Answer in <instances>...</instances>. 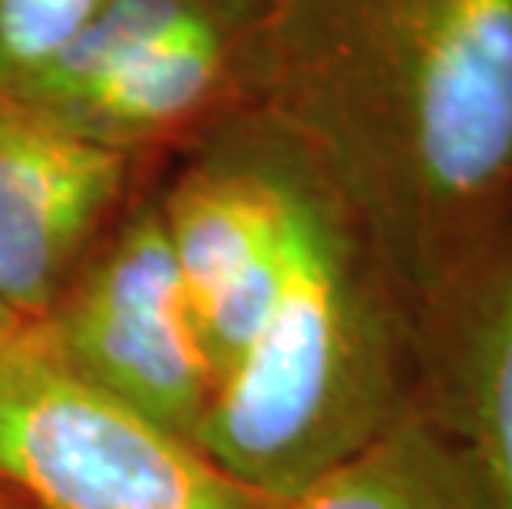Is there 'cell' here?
Instances as JSON below:
<instances>
[{"instance_id": "1", "label": "cell", "mask_w": 512, "mask_h": 509, "mask_svg": "<svg viewBox=\"0 0 512 509\" xmlns=\"http://www.w3.org/2000/svg\"><path fill=\"white\" fill-rule=\"evenodd\" d=\"M278 110L423 364L512 245V0H281Z\"/></svg>"}, {"instance_id": "2", "label": "cell", "mask_w": 512, "mask_h": 509, "mask_svg": "<svg viewBox=\"0 0 512 509\" xmlns=\"http://www.w3.org/2000/svg\"><path fill=\"white\" fill-rule=\"evenodd\" d=\"M410 351L407 318L361 225L294 143L278 298L215 384L195 447L258 500L288 503L413 407Z\"/></svg>"}, {"instance_id": "3", "label": "cell", "mask_w": 512, "mask_h": 509, "mask_svg": "<svg viewBox=\"0 0 512 509\" xmlns=\"http://www.w3.org/2000/svg\"><path fill=\"white\" fill-rule=\"evenodd\" d=\"M0 480L37 509H275L76 374L34 324L0 341Z\"/></svg>"}, {"instance_id": "4", "label": "cell", "mask_w": 512, "mask_h": 509, "mask_svg": "<svg viewBox=\"0 0 512 509\" xmlns=\"http://www.w3.org/2000/svg\"><path fill=\"white\" fill-rule=\"evenodd\" d=\"M34 328L63 364L195 443L212 377L162 215H146Z\"/></svg>"}, {"instance_id": "5", "label": "cell", "mask_w": 512, "mask_h": 509, "mask_svg": "<svg viewBox=\"0 0 512 509\" xmlns=\"http://www.w3.org/2000/svg\"><path fill=\"white\" fill-rule=\"evenodd\" d=\"M275 162L199 176L172 196L166 235L212 391L248 354L278 298L294 139Z\"/></svg>"}, {"instance_id": "6", "label": "cell", "mask_w": 512, "mask_h": 509, "mask_svg": "<svg viewBox=\"0 0 512 509\" xmlns=\"http://www.w3.org/2000/svg\"><path fill=\"white\" fill-rule=\"evenodd\" d=\"M123 172L116 146L34 106H0V301L24 324L60 301Z\"/></svg>"}, {"instance_id": "7", "label": "cell", "mask_w": 512, "mask_h": 509, "mask_svg": "<svg viewBox=\"0 0 512 509\" xmlns=\"http://www.w3.org/2000/svg\"><path fill=\"white\" fill-rule=\"evenodd\" d=\"M423 374L427 410L470 450L496 509H512V245Z\"/></svg>"}, {"instance_id": "8", "label": "cell", "mask_w": 512, "mask_h": 509, "mask_svg": "<svg viewBox=\"0 0 512 509\" xmlns=\"http://www.w3.org/2000/svg\"><path fill=\"white\" fill-rule=\"evenodd\" d=\"M275 509H496L463 440L427 407H410L361 453Z\"/></svg>"}, {"instance_id": "9", "label": "cell", "mask_w": 512, "mask_h": 509, "mask_svg": "<svg viewBox=\"0 0 512 509\" xmlns=\"http://www.w3.org/2000/svg\"><path fill=\"white\" fill-rule=\"evenodd\" d=\"M222 57L219 30L192 10L53 119L100 143H110L113 133H149L176 123L205 100L222 73Z\"/></svg>"}, {"instance_id": "10", "label": "cell", "mask_w": 512, "mask_h": 509, "mask_svg": "<svg viewBox=\"0 0 512 509\" xmlns=\"http://www.w3.org/2000/svg\"><path fill=\"white\" fill-rule=\"evenodd\" d=\"M192 10L185 0H103L80 34L40 73L17 86V103L47 116H63L143 43L179 24Z\"/></svg>"}, {"instance_id": "11", "label": "cell", "mask_w": 512, "mask_h": 509, "mask_svg": "<svg viewBox=\"0 0 512 509\" xmlns=\"http://www.w3.org/2000/svg\"><path fill=\"white\" fill-rule=\"evenodd\" d=\"M103 0H0V73L24 86L40 73Z\"/></svg>"}, {"instance_id": "12", "label": "cell", "mask_w": 512, "mask_h": 509, "mask_svg": "<svg viewBox=\"0 0 512 509\" xmlns=\"http://www.w3.org/2000/svg\"><path fill=\"white\" fill-rule=\"evenodd\" d=\"M20 328H24V321H20L14 311H7L4 301H0V341L10 338V334H17Z\"/></svg>"}, {"instance_id": "13", "label": "cell", "mask_w": 512, "mask_h": 509, "mask_svg": "<svg viewBox=\"0 0 512 509\" xmlns=\"http://www.w3.org/2000/svg\"><path fill=\"white\" fill-rule=\"evenodd\" d=\"M271 4H281V0H271Z\"/></svg>"}]
</instances>
